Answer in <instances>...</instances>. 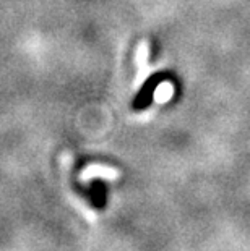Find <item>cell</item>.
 <instances>
[{
	"label": "cell",
	"mask_w": 250,
	"mask_h": 251,
	"mask_svg": "<svg viewBox=\"0 0 250 251\" xmlns=\"http://www.w3.org/2000/svg\"><path fill=\"white\" fill-rule=\"evenodd\" d=\"M154 89H156V81H154V79H150V81L146 83V86L141 89V93L135 98V100H134V109L140 110V109L148 107V105H150V102H151V99H153Z\"/></svg>",
	"instance_id": "1"
},
{
	"label": "cell",
	"mask_w": 250,
	"mask_h": 251,
	"mask_svg": "<svg viewBox=\"0 0 250 251\" xmlns=\"http://www.w3.org/2000/svg\"><path fill=\"white\" fill-rule=\"evenodd\" d=\"M137 65H138V73H137V79H135V86L140 84V81L145 78L146 70H148V44L146 42H141L140 47H138Z\"/></svg>",
	"instance_id": "2"
},
{
	"label": "cell",
	"mask_w": 250,
	"mask_h": 251,
	"mask_svg": "<svg viewBox=\"0 0 250 251\" xmlns=\"http://www.w3.org/2000/svg\"><path fill=\"white\" fill-rule=\"evenodd\" d=\"M89 198H91L94 207H99V209L106 207V185L101 180L93 181V190H89Z\"/></svg>",
	"instance_id": "3"
},
{
	"label": "cell",
	"mask_w": 250,
	"mask_h": 251,
	"mask_svg": "<svg viewBox=\"0 0 250 251\" xmlns=\"http://www.w3.org/2000/svg\"><path fill=\"white\" fill-rule=\"evenodd\" d=\"M166 93L172 94V84L171 83H163L161 84V88H159V94H158V100H166V99H164Z\"/></svg>",
	"instance_id": "4"
}]
</instances>
